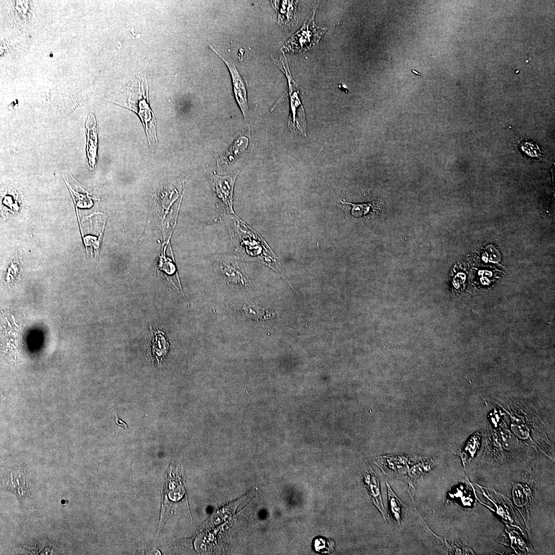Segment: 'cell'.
<instances>
[{"label": "cell", "mask_w": 555, "mask_h": 555, "mask_svg": "<svg viewBox=\"0 0 555 555\" xmlns=\"http://www.w3.org/2000/svg\"><path fill=\"white\" fill-rule=\"evenodd\" d=\"M316 11V9L313 8L301 28L287 41L284 47L286 50L303 53L318 43L326 29L315 24Z\"/></svg>", "instance_id": "obj_1"}, {"label": "cell", "mask_w": 555, "mask_h": 555, "mask_svg": "<svg viewBox=\"0 0 555 555\" xmlns=\"http://www.w3.org/2000/svg\"><path fill=\"white\" fill-rule=\"evenodd\" d=\"M279 67L284 71L288 83V91L291 110V124L294 129L297 127L301 133L305 135L306 120L305 112L299 97L300 87L291 77L288 68L286 58L284 59L280 57V61L276 64Z\"/></svg>", "instance_id": "obj_2"}, {"label": "cell", "mask_w": 555, "mask_h": 555, "mask_svg": "<svg viewBox=\"0 0 555 555\" xmlns=\"http://www.w3.org/2000/svg\"><path fill=\"white\" fill-rule=\"evenodd\" d=\"M162 493V509L160 527L175 513V503L178 502L185 493L180 479L171 472L166 476Z\"/></svg>", "instance_id": "obj_3"}, {"label": "cell", "mask_w": 555, "mask_h": 555, "mask_svg": "<svg viewBox=\"0 0 555 555\" xmlns=\"http://www.w3.org/2000/svg\"><path fill=\"white\" fill-rule=\"evenodd\" d=\"M211 48L221 59H222L227 65L231 75L233 91L235 99L243 113L244 118L246 119L248 110V104L247 88L245 81L239 74L233 62L225 59L213 47L211 46Z\"/></svg>", "instance_id": "obj_4"}, {"label": "cell", "mask_w": 555, "mask_h": 555, "mask_svg": "<svg viewBox=\"0 0 555 555\" xmlns=\"http://www.w3.org/2000/svg\"><path fill=\"white\" fill-rule=\"evenodd\" d=\"M235 177L212 176L213 189L218 200L225 210L233 212V192Z\"/></svg>", "instance_id": "obj_5"}, {"label": "cell", "mask_w": 555, "mask_h": 555, "mask_svg": "<svg viewBox=\"0 0 555 555\" xmlns=\"http://www.w3.org/2000/svg\"><path fill=\"white\" fill-rule=\"evenodd\" d=\"M147 98V93L145 95L143 92V98L139 102L138 111L136 112L140 118L143 126L145 129L148 142L150 146L153 143L157 142L156 131V120L155 116L150 107L146 98Z\"/></svg>", "instance_id": "obj_6"}, {"label": "cell", "mask_w": 555, "mask_h": 555, "mask_svg": "<svg viewBox=\"0 0 555 555\" xmlns=\"http://www.w3.org/2000/svg\"><path fill=\"white\" fill-rule=\"evenodd\" d=\"M365 488L369 498L382 514L384 520L387 521L389 516L383 505L380 490L378 478L372 469L365 472L363 475Z\"/></svg>", "instance_id": "obj_7"}, {"label": "cell", "mask_w": 555, "mask_h": 555, "mask_svg": "<svg viewBox=\"0 0 555 555\" xmlns=\"http://www.w3.org/2000/svg\"><path fill=\"white\" fill-rule=\"evenodd\" d=\"M281 24L292 26L296 22L297 3L293 1H273Z\"/></svg>", "instance_id": "obj_8"}, {"label": "cell", "mask_w": 555, "mask_h": 555, "mask_svg": "<svg viewBox=\"0 0 555 555\" xmlns=\"http://www.w3.org/2000/svg\"><path fill=\"white\" fill-rule=\"evenodd\" d=\"M386 485L390 511L395 521L401 525L407 514V507L395 494L387 482Z\"/></svg>", "instance_id": "obj_9"}, {"label": "cell", "mask_w": 555, "mask_h": 555, "mask_svg": "<svg viewBox=\"0 0 555 555\" xmlns=\"http://www.w3.org/2000/svg\"><path fill=\"white\" fill-rule=\"evenodd\" d=\"M87 131V156L88 159V166L92 170L94 168L96 163L97 150V133L96 123L94 118L92 126L89 125L87 121L86 124Z\"/></svg>", "instance_id": "obj_10"}, {"label": "cell", "mask_w": 555, "mask_h": 555, "mask_svg": "<svg viewBox=\"0 0 555 555\" xmlns=\"http://www.w3.org/2000/svg\"><path fill=\"white\" fill-rule=\"evenodd\" d=\"M248 145V139L245 136H241L236 139L223 157L226 163L230 164L234 161L247 149Z\"/></svg>", "instance_id": "obj_11"}, {"label": "cell", "mask_w": 555, "mask_h": 555, "mask_svg": "<svg viewBox=\"0 0 555 555\" xmlns=\"http://www.w3.org/2000/svg\"><path fill=\"white\" fill-rule=\"evenodd\" d=\"M162 333L155 332L151 343L152 353L157 359L158 357H163L166 353L164 350H166L168 348V345L162 346L168 343Z\"/></svg>", "instance_id": "obj_12"}, {"label": "cell", "mask_w": 555, "mask_h": 555, "mask_svg": "<svg viewBox=\"0 0 555 555\" xmlns=\"http://www.w3.org/2000/svg\"><path fill=\"white\" fill-rule=\"evenodd\" d=\"M313 547L318 553H329L334 550L335 543L332 540L323 537H317L313 540Z\"/></svg>", "instance_id": "obj_13"}, {"label": "cell", "mask_w": 555, "mask_h": 555, "mask_svg": "<svg viewBox=\"0 0 555 555\" xmlns=\"http://www.w3.org/2000/svg\"><path fill=\"white\" fill-rule=\"evenodd\" d=\"M346 203L351 206L350 214L355 217H360L368 213L371 208L370 203L354 204L350 202Z\"/></svg>", "instance_id": "obj_14"}, {"label": "cell", "mask_w": 555, "mask_h": 555, "mask_svg": "<svg viewBox=\"0 0 555 555\" xmlns=\"http://www.w3.org/2000/svg\"><path fill=\"white\" fill-rule=\"evenodd\" d=\"M115 422L118 425L124 428V429H126V428H127V424L124 421H123L122 420L119 419L117 417V414H116Z\"/></svg>", "instance_id": "obj_15"}, {"label": "cell", "mask_w": 555, "mask_h": 555, "mask_svg": "<svg viewBox=\"0 0 555 555\" xmlns=\"http://www.w3.org/2000/svg\"><path fill=\"white\" fill-rule=\"evenodd\" d=\"M11 316H12V319H13V323H14V325H15V326H16L17 327H18V325H17V324H16V323H15V320H14V317H13V315H11Z\"/></svg>", "instance_id": "obj_16"}, {"label": "cell", "mask_w": 555, "mask_h": 555, "mask_svg": "<svg viewBox=\"0 0 555 555\" xmlns=\"http://www.w3.org/2000/svg\"><path fill=\"white\" fill-rule=\"evenodd\" d=\"M7 322H8V325H9V326L11 327V324H10L9 322V321H8V320H7Z\"/></svg>", "instance_id": "obj_17"}]
</instances>
